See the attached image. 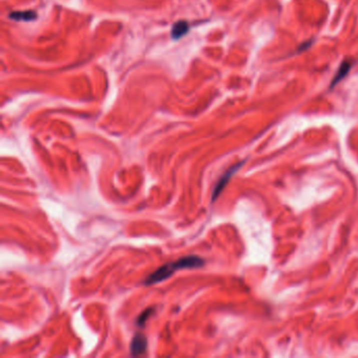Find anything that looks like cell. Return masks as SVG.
Segmentation results:
<instances>
[{
	"instance_id": "6da1fadb",
	"label": "cell",
	"mask_w": 358,
	"mask_h": 358,
	"mask_svg": "<svg viewBox=\"0 0 358 358\" xmlns=\"http://www.w3.org/2000/svg\"><path fill=\"white\" fill-rule=\"evenodd\" d=\"M204 265V259L195 256V255H189L179 258L176 262H172L169 264H166L164 266L160 267L157 269L155 272L151 273L144 281L145 285H154L160 281H163L170 277L175 271L182 270V269H193V268H200Z\"/></svg>"
},
{
	"instance_id": "7a4b0ae2",
	"label": "cell",
	"mask_w": 358,
	"mask_h": 358,
	"mask_svg": "<svg viewBox=\"0 0 358 358\" xmlns=\"http://www.w3.org/2000/svg\"><path fill=\"white\" fill-rule=\"evenodd\" d=\"M243 163H244V162L240 163V164H236V165L232 166L231 168H229V169H228V170L224 173V175L222 176V178L218 181V183H216V185H215V187H214V189H213V192H212V201H215L216 198L219 197V195L221 194V192L223 191V189L225 188V186L227 185L228 181H229L230 178L233 176V173H235V171L242 166Z\"/></svg>"
},
{
	"instance_id": "3957f363",
	"label": "cell",
	"mask_w": 358,
	"mask_h": 358,
	"mask_svg": "<svg viewBox=\"0 0 358 358\" xmlns=\"http://www.w3.org/2000/svg\"><path fill=\"white\" fill-rule=\"evenodd\" d=\"M147 348V339L142 333H137L130 342V353L133 356L143 354Z\"/></svg>"
},
{
	"instance_id": "277c9868",
	"label": "cell",
	"mask_w": 358,
	"mask_h": 358,
	"mask_svg": "<svg viewBox=\"0 0 358 358\" xmlns=\"http://www.w3.org/2000/svg\"><path fill=\"white\" fill-rule=\"evenodd\" d=\"M188 30H189V25L186 23V21H179V23L175 24L172 27L171 37L173 39H179L185 35Z\"/></svg>"
},
{
	"instance_id": "5b68a950",
	"label": "cell",
	"mask_w": 358,
	"mask_h": 358,
	"mask_svg": "<svg viewBox=\"0 0 358 358\" xmlns=\"http://www.w3.org/2000/svg\"><path fill=\"white\" fill-rule=\"evenodd\" d=\"M350 70H351V62H350V61H344V62H342L341 65L339 67L338 72L336 73L333 81L331 82V86H332V88H333V86H335L336 84H337L340 80H342V79L345 77V76H346V74L349 73Z\"/></svg>"
},
{
	"instance_id": "8992f818",
	"label": "cell",
	"mask_w": 358,
	"mask_h": 358,
	"mask_svg": "<svg viewBox=\"0 0 358 358\" xmlns=\"http://www.w3.org/2000/svg\"><path fill=\"white\" fill-rule=\"evenodd\" d=\"M37 14L34 11H26V12H14L10 14V18L18 21H32L36 19Z\"/></svg>"
},
{
	"instance_id": "52a82bcc",
	"label": "cell",
	"mask_w": 358,
	"mask_h": 358,
	"mask_svg": "<svg viewBox=\"0 0 358 358\" xmlns=\"http://www.w3.org/2000/svg\"><path fill=\"white\" fill-rule=\"evenodd\" d=\"M153 312H154L153 309H146L142 314H141V315L137 319V324L139 325V327H143L144 323L149 318V316L151 315V313Z\"/></svg>"
}]
</instances>
